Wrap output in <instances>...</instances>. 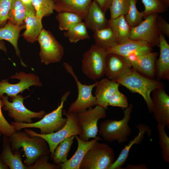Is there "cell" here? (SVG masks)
Masks as SVG:
<instances>
[{
    "instance_id": "3",
    "label": "cell",
    "mask_w": 169,
    "mask_h": 169,
    "mask_svg": "<svg viewBox=\"0 0 169 169\" xmlns=\"http://www.w3.org/2000/svg\"><path fill=\"white\" fill-rule=\"evenodd\" d=\"M71 93L70 91L66 92L62 96L60 104L52 112L44 115L39 121L30 123L11 122L14 126L17 131L23 128H35L40 129V134H48L56 132L61 129L65 125L67 118L62 116L64 104Z\"/></svg>"
},
{
    "instance_id": "12",
    "label": "cell",
    "mask_w": 169,
    "mask_h": 169,
    "mask_svg": "<svg viewBox=\"0 0 169 169\" xmlns=\"http://www.w3.org/2000/svg\"><path fill=\"white\" fill-rule=\"evenodd\" d=\"M157 13L146 16L136 26L131 27L130 39L145 41L152 48L159 44V31L156 24Z\"/></svg>"
},
{
    "instance_id": "25",
    "label": "cell",
    "mask_w": 169,
    "mask_h": 169,
    "mask_svg": "<svg viewBox=\"0 0 169 169\" xmlns=\"http://www.w3.org/2000/svg\"><path fill=\"white\" fill-rule=\"evenodd\" d=\"M3 149L0 155V159L3 163L11 169H28L23 164L20 152H12L9 139L4 136Z\"/></svg>"
},
{
    "instance_id": "40",
    "label": "cell",
    "mask_w": 169,
    "mask_h": 169,
    "mask_svg": "<svg viewBox=\"0 0 169 169\" xmlns=\"http://www.w3.org/2000/svg\"><path fill=\"white\" fill-rule=\"evenodd\" d=\"M2 107L0 98V131L4 136L9 137L17 131L15 126L9 124L4 118L2 111Z\"/></svg>"
},
{
    "instance_id": "49",
    "label": "cell",
    "mask_w": 169,
    "mask_h": 169,
    "mask_svg": "<svg viewBox=\"0 0 169 169\" xmlns=\"http://www.w3.org/2000/svg\"><path fill=\"white\" fill-rule=\"evenodd\" d=\"M57 0H54V1L55 2V3L57 1Z\"/></svg>"
},
{
    "instance_id": "35",
    "label": "cell",
    "mask_w": 169,
    "mask_h": 169,
    "mask_svg": "<svg viewBox=\"0 0 169 169\" xmlns=\"http://www.w3.org/2000/svg\"><path fill=\"white\" fill-rule=\"evenodd\" d=\"M165 127L157 124V128L159 136V144L161 155L164 161L169 162V137L165 131Z\"/></svg>"
},
{
    "instance_id": "34",
    "label": "cell",
    "mask_w": 169,
    "mask_h": 169,
    "mask_svg": "<svg viewBox=\"0 0 169 169\" xmlns=\"http://www.w3.org/2000/svg\"><path fill=\"white\" fill-rule=\"evenodd\" d=\"M137 0H129V6L125 18L131 27H134L140 24L144 18L143 12L139 11L136 8Z\"/></svg>"
},
{
    "instance_id": "48",
    "label": "cell",
    "mask_w": 169,
    "mask_h": 169,
    "mask_svg": "<svg viewBox=\"0 0 169 169\" xmlns=\"http://www.w3.org/2000/svg\"><path fill=\"white\" fill-rule=\"evenodd\" d=\"M8 167L5 165L0 159V169H8Z\"/></svg>"
},
{
    "instance_id": "44",
    "label": "cell",
    "mask_w": 169,
    "mask_h": 169,
    "mask_svg": "<svg viewBox=\"0 0 169 169\" xmlns=\"http://www.w3.org/2000/svg\"><path fill=\"white\" fill-rule=\"evenodd\" d=\"M126 169H147L148 168L145 164H138L134 165L131 164L127 165Z\"/></svg>"
},
{
    "instance_id": "19",
    "label": "cell",
    "mask_w": 169,
    "mask_h": 169,
    "mask_svg": "<svg viewBox=\"0 0 169 169\" xmlns=\"http://www.w3.org/2000/svg\"><path fill=\"white\" fill-rule=\"evenodd\" d=\"M78 143V147L73 156L65 162L59 164L61 169H79L80 163L88 151L100 140L96 137L90 141H84L78 136H74Z\"/></svg>"
},
{
    "instance_id": "43",
    "label": "cell",
    "mask_w": 169,
    "mask_h": 169,
    "mask_svg": "<svg viewBox=\"0 0 169 169\" xmlns=\"http://www.w3.org/2000/svg\"><path fill=\"white\" fill-rule=\"evenodd\" d=\"M105 13L109 9L112 0H94Z\"/></svg>"
},
{
    "instance_id": "18",
    "label": "cell",
    "mask_w": 169,
    "mask_h": 169,
    "mask_svg": "<svg viewBox=\"0 0 169 169\" xmlns=\"http://www.w3.org/2000/svg\"><path fill=\"white\" fill-rule=\"evenodd\" d=\"M159 58L156 63V76L158 80L169 79V44L164 35L159 32Z\"/></svg>"
},
{
    "instance_id": "39",
    "label": "cell",
    "mask_w": 169,
    "mask_h": 169,
    "mask_svg": "<svg viewBox=\"0 0 169 169\" xmlns=\"http://www.w3.org/2000/svg\"><path fill=\"white\" fill-rule=\"evenodd\" d=\"M48 155L40 156L31 166H28V169H61L59 165H56L48 162Z\"/></svg>"
},
{
    "instance_id": "23",
    "label": "cell",
    "mask_w": 169,
    "mask_h": 169,
    "mask_svg": "<svg viewBox=\"0 0 169 169\" xmlns=\"http://www.w3.org/2000/svg\"><path fill=\"white\" fill-rule=\"evenodd\" d=\"M105 13L98 3L93 0L84 20L87 28L94 32L107 27L108 20L106 18Z\"/></svg>"
},
{
    "instance_id": "9",
    "label": "cell",
    "mask_w": 169,
    "mask_h": 169,
    "mask_svg": "<svg viewBox=\"0 0 169 169\" xmlns=\"http://www.w3.org/2000/svg\"><path fill=\"white\" fill-rule=\"evenodd\" d=\"M37 41L41 63L47 65L60 61L64 54V48L51 32L43 28Z\"/></svg>"
},
{
    "instance_id": "17",
    "label": "cell",
    "mask_w": 169,
    "mask_h": 169,
    "mask_svg": "<svg viewBox=\"0 0 169 169\" xmlns=\"http://www.w3.org/2000/svg\"><path fill=\"white\" fill-rule=\"evenodd\" d=\"M158 53L153 51L139 56L127 58L132 67L143 75L151 79L156 76L155 66Z\"/></svg>"
},
{
    "instance_id": "7",
    "label": "cell",
    "mask_w": 169,
    "mask_h": 169,
    "mask_svg": "<svg viewBox=\"0 0 169 169\" xmlns=\"http://www.w3.org/2000/svg\"><path fill=\"white\" fill-rule=\"evenodd\" d=\"M107 51L95 44L83 54L82 59V73L89 78L98 79L104 75Z\"/></svg>"
},
{
    "instance_id": "45",
    "label": "cell",
    "mask_w": 169,
    "mask_h": 169,
    "mask_svg": "<svg viewBox=\"0 0 169 169\" xmlns=\"http://www.w3.org/2000/svg\"><path fill=\"white\" fill-rule=\"evenodd\" d=\"M21 0L26 7L29 8H33L31 4V0Z\"/></svg>"
},
{
    "instance_id": "14",
    "label": "cell",
    "mask_w": 169,
    "mask_h": 169,
    "mask_svg": "<svg viewBox=\"0 0 169 169\" xmlns=\"http://www.w3.org/2000/svg\"><path fill=\"white\" fill-rule=\"evenodd\" d=\"M152 93L151 113L157 124L169 128V96L164 87L154 90Z\"/></svg>"
},
{
    "instance_id": "20",
    "label": "cell",
    "mask_w": 169,
    "mask_h": 169,
    "mask_svg": "<svg viewBox=\"0 0 169 169\" xmlns=\"http://www.w3.org/2000/svg\"><path fill=\"white\" fill-rule=\"evenodd\" d=\"M26 17L24 20L26 29L22 36L28 42L33 43L37 41L44 28L42 20L36 16L34 8L26 7Z\"/></svg>"
},
{
    "instance_id": "1",
    "label": "cell",
    "mask_w": 169,
    "mask_h": 169,
    "mask_svg": "<svg viewBox=\"0 0 169 169\" xmlns=\"http://www.w3.org/2000/svg\"><path fill=\"white\" fill-rule=\"evenodd\" d=\"M13 152L21 148L26 157L25 165L30 166L41 156L50 152L47 142L38 136H31L25 131H16L9 137Z\"/></svg>"
},
{
    "instance_id": "41",
    "label": "cell",
    "mask_w": 169,
    "mask_h": 169,
    "mask_svg": "<svg viewBox=\"0 0 169 169\" xmlns=\"http://www.w3.org/2000/svg\"><path fill=\"white\" fill-rule=\"evenodd\" d=\"M12 0H0V28L8 22V13Z\"/></svg>"
},
{
    "instance_id": "27",
    "label": "cell",
    "mask_w": 169,
    "mask_h": 169,
    "mask_svg": "<svg viewBox=\"0 0 169 169\" xmlns=\"http://www.w3.org/2000/svg\"><path fill=\"white\" fill-rule=\"evenodd\" d=\"M25 28V24L18 26L8 21L4 26L0 28V41L4 40L10 43L14 47L16 55L20 58V52L18 47V42L21 31Z\"/></svg>"
},
{
    "instance_id": "42",
    "label": "cell",
    "mask_w": 169,
    "mask_h": 169,
    "mask_svg": "<svg viewBox=\"0 0 169 169\" xmlns=\"http://www.w3.org/2000/svg\"><path fill=\"white\" fill-rule=\"evenodd\" d=\"M156 24L159 32L163 35L169 37V24L162 16L158 15L156 18Z\"/></svg>"
},
{
    "instance_id": "38",
    "label": "cell",
    "mask_w": 169,
    "mask_h": 169,
    "mask_svg": "<svg viewBox=\"0 0 169 169\" xmlns=\"http://www.w3.org/2000/svg\"><path fill=\"white\" fill-rule=\"evenodd\" d=\"M108 106L126 108L128 106L127 97L118 90L110 97L108 102Z\"/></svg>"
},
{
    "instance_id": "4",
    "label": "cell",
    "mask_w": 169,
    "mask_h": 169,
    "mask_svg": "<svg viewBox=\"0 0 169 169\" xmlns=\"http://www.w3.org/2000/svg\"><path fill=\"white\" fill-rule=\"evenodd\" d=\"M133 108V105L130 104L124 110V116L121 120L109 119L102 122L98 130L99 134L108 142L116 141L122 144L127 141L131 132L128 123Z\"/></svg>"
},
{
    "instance_id": "16",
    "label": "cell",
    "mask_w": 169,
    "mask_h": 169,
    "mask_svg": "<svg viewBox=\"0 0 169 169\" xmlns=\"http://www.w3.org/2000/svg\"><path fill=\"white\" fill-rule=\"evenodd\" d=\"M152 51L153 48L145 41L129 39L124 43L112 47L107 52L128 58L131 56L142 55Z\"/></svg>"
},
{
    "instance_id": "30",
    "label": "cell",
    "mask_w": 169,
    "mask_h": 169,
    "mask_svg": "<svg viewBox=\"0 0 169 169\" xmlns=\"http://www.w3.org/2000/svg\"><path fill=\"white\" fill-rule=\"evenodd\" d=\"M87 29L84 22L81 21L72 25L64 33V35L70 42L75 43L80 40L90 39Z\"/></svg>"
},
{
    "instance_id": "32",
    "label": "cell",
    "mask_w": 169,
    "mask_h": 169,
    "mask_svg": "<svg viewBox=\"0 0 169 169\" xmlns=\"http://www.w3.org/2000/svg\"><path fill=\"white\" fill-rule=\"evenodd\" d=\"M31 2L36 16L41 20L53 13L55 4L54 0H31Z\"/></svg>"
},
{
    "instance_id": "47",
    "label": "cell",
    "mask_w": 169,
    "mask_h": 169,
    "mask_svg": "<svg viewBox=\"0 0 169 169\" xmlns=\"http://www.w3.org/2000/svg\"><path fill=\"white\" fill-rule=\"evenodd\" d=\"M0 49L2 50L6 53L7 52V49L4 42H3L0 41Z\"/></svg>"
},
{
    "instance_id": "6",
    "label": "cell",
    "mask_w": 169,
    "mask_h": 169,
    "mask_svg": "<svg viewBox=\"0 0 169 169\" xmlns=\"http://www.w3.org/2000/svg\"><path fill=\"white\" fill-rule=\"evenodd\" d=\"M115 161L113 149L106 144L97 141L86 154L79 169H109Z\"/></svg>"
},
{
    "instance_id": "2",
    "label": "cell",
    "mask_w": 169,
    "mask_h": 169,
    "mask_svg": "<svg viewBox=\"0 0 169 169\" xmlns=\"http://www.w3.org/2000/svg\"><path fill=\"white\" fill-rule=\"evenodd\" d=\"M133 93L139 94L144 98L148 111H152V102L151 93L154 90L164 86L159 80L151 79L141 74L132 67L116 81Z\"/></svg>"
},
{
    "instance_id": "29",
    "label": "cell",
    "mask_w": 169,
    "mask_h": 169,
    "mask_svg": "<svg viewBox=\"0 0 169 169\" xmlns=\"http://www.w3.org/2000/svg\"><path fill=\"white\" fill-rule=\"evenodd\" d=\"M26 12V7L21 0H12L8 21L18 26L25 24Z\"/></svg>"
},
{
    "instance_id": "46",
    "label": "cell",
    "mask_w": 169,
    "mask_h": 169,
    "mask_svg": "<svg viewBox=\"0 0 169 169\" xmlns=\"http://www.w3.org/2000/svg\"><path fill=\"white\" fill-rule=\"evenodd\" d=\"M162 4L167 8L169 7V0H159Z\"/></svg>"
},
{
    "instance_id": "31",
    "label": "cell",
    "mask_w": 169,
    "mask_h": 169,
    "mask_svg": "<svg viewBox=\"0 0 169 169\" xmlns=\"http://www.w3.org/2000/svg\"><path fill=\"white\" fill-rule=\"evenodd\" d=\"M74 138V136L68 138L61 142L56 146L51 157L54 163L59 165L68 160V154Z\"/></svg>"
},
{
    "instance_id": "8",
    "label": "cell",
    "mask_w": 169,
    "mask_h": 169,
    "mask_svg": "<svg viewBox=\"0 0 169 169\" xmlns=\"http://www.w3.org/2000/svg\"><path fill=\"white\" fill-rule=\"evenodd\" d=\"M11 98L12 102H10L7 96L0 97L3 109L8 111V115L15 122L31 123L32 118H42L46 113L44 110L35 112L27 109L23 104L24 98L21 95L18 94Z\"/></svg>"
},
{
    "instance_id": "13",
    "label": "cell",
    "mask_w": 169,
    "mask_h": 169,
    "mask_svg": "<svg viewBox=\"0 0 169 169\" xmlns=\"http://www.w3.org/2000/svg\"><path fill=\"white\" fill-rule=\"evenodd\" d=\"M12 79H17L20 81L16 84H10L7 79L0 81V97L4 94L7 96L13 97L22 92L26 89L29 90L32 86L41 87L42 85L39 77L32 73L26 74L19 72L12 76Z\"/></svg>"
},
{
    "instance_id": "11",
    "label": "cell",
    "mask_w": 169,
    "mask_h": 169,
    "mask_svg": "<svg viewBox=\"0 0 169 169\" xmlns=\"http://www.w3.org/2000/svg\"><path fill=\"white\" fill-rule=\"evenodd\" d=\"M63 65L67 72L75 80L78 90L77 99L70 105L68 111L77 113L84 111L97 105L95 97L92 94L93 89L95 87L96 83L90 85L82 84L79 80L72 67L70 65L67 63H64Z\"/></svg>"
},
{
    "instance_id": "50",
    "label": "cell",
    "mask_w": 169,
    "mask_h": 169,
    "mask_svg": "<svg viewBox=\"0 0 169 169\" xmlns=\"http://www.w3.org/2000/svg\"><path fill=\"white\" fill-rule=\"evenodd\" d=\"M1 134H2V133H1V132L0 131V136H1Z\"/></svg>"
},
{
    "instance_id": "10",
    "label": "cell",
    "mask_w": 169,
    "mask_h": 169,
    "mask_svg": "<svg viewBox=\"0 0 169 169\" xmlns=\"http://www.w3.org/2000/svg\"><path fill=\"white\" fill-rule=\"evenodd\" d=\"M105 108L98 105L80 112L76 113L79 125L82 133L79 138L82 140L88 141L91 138L96 137L98 132L97 123L100 119L106 115Z\"/></svg>"
},
{
    "instance_id": "24",
    "label": "cell",
    "mask_w": 169,
    "mask_h": 169,
    "mask_svg": "<svg viewBox=\"0 0 169 169\" xmlns=\"http://www.w3.org/2000/svg\"><path fill=\"white\" fill-rule=\"evenodd\" d=\"M139 131L138 135L122 150L118 157L115 161L113 164L110 166L109 169H119L124 164L128 157L130 150L132 146L135 144H139L142 142L146 133L150 136L151 130L147 125L142 123H140L136 126Z\"/></svg>"
},
{
    "instance_id": "36",
    "label": "cell",
    "mask_w": 169,
    "mask_h": 169,
    "mask_svg": "<svg viewBox=\"0 0 169 169\" xmlns=\"http://www.w3.org/2000/svg\"><path fill=\"white\" fill-rule=\"evenodd\" d=\"M129 6V0H112L109 8L110 19H113L126 13Z\"/></svg>"
},
{
    "instance_id": "21",
    "label": "cell",
    "mask_w": 169,
    "mask_h": 169,
    "mask_svg": "<svg viewBox=\"0 0 169 169\" xmlns=\"http://www.w3.org/2000/svg\"><path fill=\"white\" fill-rule=\"evenodd\" d=\"M92 0H57L54 10L58 13L67 12L81 17L84 20Z\"/></svg>"
},
{
    "instance_id": "33",
    "label": "cell",
    "mask_w": 169,
    "mask_h": 169,
    "mask_svg": "<svg viewBox=\"0 0 169 169\" xmlns=\"http://www.w3.org/2000/svg\"><path fill=\"white\" fill-rule=\"evenodd\" d=\"M58 13L56 18L59 22V28L62 31H66L72 25L83 20L81 17L73 13L65 12Z\"/></svg>"
},
{
    "instance_id": "28",
    "label": "cell",
    "mask_w": 169,
    "mask_h": 169,
    "mask_svg": "<svg viewBox=\"0 0 169 169\" xmlns=\"http://www.w3.org/2000/svg\"><path fill=\"white\" fill-rule=\"evenodd\" d=\"M93 38L95 44L107 51L117 44L111 30L108 26L94 32Z\"/></svg>"
},
{
    "instance_id": "37",
    "label": "cell",
    "mask_w": 169,
    "mask_h": 169,
    "mask_svg": "<svg viewBox=\"0 0 169 169\" xmlns=\"http://www.w3.org/2000/svg\"><path fill=\"white\" fill-rule=\"evenodd\" d=\"M144 7L143 11L144 18L148 15L152 13L158 14L165 12L167 8L164 6L159 0H141Z\"/></svg>"
},
{
    "instance_id": "15",
    "label": "cell",
    "mask_w": 169,
    "mask_h": 169,
    "mask_svg": "<svg viewBox=\"0 0 169 169\" xmlns=\"http://www.w3.org/2000/svg\"><path fill=\"white\" fill-rule=\"evenodd\" d=\"M132 68L129 60L118 54L107 53L104 75L109 79L116 81Z\"/></svg>"
},
{
    "instance_id": "26",
    "label": "cell",
    "mask_w": 169,
    "mask_h": 169,
    "mask_svg": "<svg viewBox=\"0 0 169 169\" xmlns=\"http://www.w3.org/2000/svg\"><path fill=\"white\" fill-rule=\"evenodd\" d=\"M108 27L111 30L117 44L124 43L130 39L131 27L124 15L108 20Z\"/></svg>"
},
{
    "instance_id": "5",
    "label": "cell",
    "mask_w": 169,
    "mask_h": 169,
    "mask_svg": "<svg viewBox=\"0 0 169 169\" xmlns=\"http://www.w3.org/2000/svg\"><path fill=\"white\" fill-rule=\"evenodd\" d=\"M63 114L66 116L67 121L64 126L59 130L48 134L38 133L30 129H25V131L31 136H38L43 138L48 145L51 157L58 145L64 139L75 135H79L82 129L79 125L76 113L63 110Z\"/></svg>"
},
{
    "instance_id": "22",
    "label": "cell",
    "mask_w": 169,
    "mask_h": 169,
    "mask_svg": "<svg viewBox=\"0 0 169 169\" xmlns=\"http://www.w3.org/2000/svg\"><path fill=\"white\" fill-rule=\"evenodd\" d=\"M95 93L97 105L107 109L108 101L111 96L118 90L119 84L108 79L104 78L96 81Z\"/></svg>"
}]
</instances>
